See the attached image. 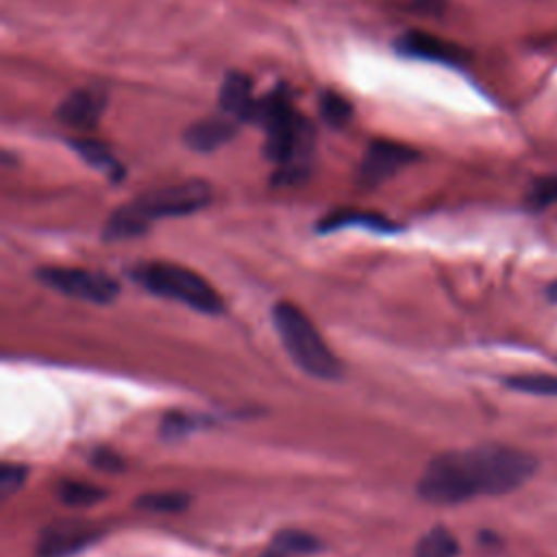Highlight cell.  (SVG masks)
<instances>
[{
    "label": "cell",
    "instance_id": "cell-1",
    "mask_svg": "<svg viewBox=\"0 0 557 557\" xmlns=\"http://www.w3.org/2000/svg\"><path fill=\"white\" fill-rule=\"evenodd\" d=\"M535 470V459L518 448L485 444L448 450L429 461L418 494L433 505H455L476 496H498L520 487Z\"/></svg>",
    "mask_w": 557,
    "mask_h": 557
},
{
    "label": "cell",
    "instance_id": "cell-2",
    "mask_svg": "<svg viewBox=\"0 0 557 557\" xmlns=\"http://www.w3.org/2000/svg\"><path fill=\"white\" fill-rule=\"evenodd\" d=\"M211 200V189L202 181H185L168 187L152 189L131 202L117 207L107 226V239H126L144 233L154 220L189 215Z\"/></svg>",
    "mask_w": 557,
    "mask_h": 557
},
{
    "label": "cell",
    "instance_id": "cell-3",
    "mask_svg": "<svg viewBox=\"0 0 557 557\" xmlns=\"http://www.w3.org/2000/svg\"><path fill=\"white\" fill-rule=\"evenodd\" d=\"M252 120L265 131V154L289 174L298 172L302 159L309 154L311 128L294 111L287 94L276 89L265 96L257 102Z\"/></svg>",
    "mask_w": 557,
    "mask_h": 557
},
{
    "label": "cell",
    "instance_id": "cell-4",
    "mask_svg": "<svg viewBox=\"0 0 557 557\" xmlns=\"http://www.w3.org/2000/svg\"><path fill=\"white\" fill-rule=\"evenodd\" d=\"M272 320L285 350L300 370L324 381L337 379L342 374L339 359L302 309L285 300L276 302L272 309Z\"/></svg>",
    "mask_w": 557,
    "mask_h": 557
},
{
    "label": "cell",
    "instance_id": "cell-5",
    "mask_svg": "<svg viewBox=\"0 0 557 557\" xmlns=\"http://www.w3.org/2000/svg\"><path fill=\"white\" fill-rule=\"evenodd\" d=\"M133 278L150 294L183 302L202 313L224 309L220 294L194 270L168 261H148L133 270Z\"/></svg>",
    "mask_w": 557,
    "mask_h": 557
},
{
    "label": "cell",
    "instance_id": "cell-6",
    "mask_svg": "<svg viewBox=\"0 0 557 557\" xmlns=\"http://www.w3.org/2000/svg\"><path fill=\"white\" fill-rule=\"evenodd\" d=\"M39 278L65 296L98 305L111 302L120 292L117 283L111 276L83 268H44L39 272Z\"/></svg>",
    "mask_w": 557,
    "mask_h": 557
},
{
    "label": "cell",
    "instance_id": "cell-7",
    "mask_svg": "<svg viewBox=\"0 0 557 557\" xmlns=\"http://www.w3.org/2000/svg\"><path fill=\"white\" fill-rule=\"evenodd\" d=\"M416 150H411L405 144L379 139L372 141L370 148L363 154L361 168H359V181L366 187H374L392 178L396 172L407 168L416 159Z\"/></svg>",
    "mask_w": 557,
    "mask_h": 557
},
{
    "label": "cell",
    "instance_id": "cell-8",
    "mask_svg": "<svg viewBox=\"0 0 557 557\" xmlns=\"http://www.w3.org/2000/svg\"><path fill=\"white\" fill-rule=\"evenodd\" d=\"M98 529L81 520H63L46 527L37 540L39 557H67L98 537Z\"/></svg>",
    "mask_w": 557,
    "mask_h": 557
},
{
    "label": "cell",
    "instance_id": "cell-9",
    "mask_svg": "<svg viewBox=\"0 0 557 557\" xmlns=\"http://www.w3.org/2000/svg\"><path fill=\"white\" fill-rule=\"evenodd\" d=\"M104 102L107 96L102 89L98 87H81L74 89L72 94H67L59 109H57V117L74 128H94L98 117L104 111Z\"/></svg>",
    "mask_w": 557,
    "mask_h": 557
},
{
    "label": "cell",
    "instance_id": "cell-10",
    "mask_svg": "<svg viewBox=\"0 0 557 557\" xmlns=\"http://www.w3.org/2000/svg\"><path fill=\"white\" fill-rule=\"evenodd\" d=\"M398 50L411 57H420L437 63H450V65H459L468 59V52L457 44L422 30H409L407 35H403L398 41Z\"/></svg>",
    "mask_w": 557,
    "mask_h": 557
},
{
    "label": "cell",
    "instance_id": "cell-11",
    "mask_svg": "<svg viewBox=\"0 0 557 557\" xmlns=\"http://www.w3.org/2000/svg\"><path fill=\"white\" fill-rule=\"evenodd\" d=\"M220 104L231 120H252L257 100L252 98L250 78L246 74L231 72L222 83Z\"/></svg>",
    "mask_w": 557,
    "mask_h": 557
},
{
    "label": "cell",
    "instance_id": "cell-12",
    "mask_svg": "<svg viewBox=\"0 0 557 557\" xmlns=\"http://www.w3.org/2000/svg\"><path fill=\"white\" fill-rule=\"evenodd\" d=\"M233 135V120L228 115L224 117H211L200 120L187 131V144L196 150H213L222 141H226Z\"/></svg>",
    "mask_w": 557,
    "mask_h": 557
},
{
    "label": "cell",
    "instance_id": "cell-13",
    "mask_svg": "<svg viewBox=\"0 0 557 557\" xmlns=\"http://www.w3.org/2000/svg\"><path fill=\"white\" fill-rule=\"evenodd\" d=\"M318 550L315 537L302 531H281L261 557H302Z\"/></svg>",
    "mask_w": 557,
    "mask_h": 557
},
{
    "label": "cell",
    "instance_id": "cell-14",
    "mask_svg": "<svg viewBox=\"0 0 557 557\" xmlns=\"http://www.w3.org/2000/svg\"><path fill=\"white\" fill-rule=\"evenodd\" d=\"M459 544L446 527H433L416 544L413 557H457Z\"/></svg>",
    "mask_w": 557,
    "mask_h": 557
},
{
    "label": "cell",
    "instance_id": "cell-15",
    "mask_svg": "<svg viewBox=\"0 0 557 557\" xmlns=\"http://www.w3.org/2000/svg\"><path fill=\"white\" fill-rule=\"evenodd\" d=\"M74 150L96 170H100L102 174L107 176H122V168L120 163L115 161V157L109 152L107 146L94 141V139H81V141H74Z\"/></svg>",
    "mask_w": 557,
    "mask_h": 557
},
{
    "label": "cell",
    "instance_id": "cell-16",
    "mask_svg": "<svg viewBox=\"0 0 557 557\" xmlns=\"http://www.w3.org/2000/svg\"><path fill=\"white\" fill-rule=\"evenodd\" d=\"M57 496L61 503L72 505V507H83V505H94L100 498H104V492L91 483H83V481H72L65 479L57 485Z\"/></svg>",
    "mask_w": 557,
    "mask_h": 557
},
{
    "label": "cell",
    "instance_id": "cell-17",
    "mask_svg": "<svg viewBox=\"0 0 557 557\" xmlns=\"http://www.w3.org/2000/svg\"><path fill=\"white\" fill-rule=\"evenodd\" d=\"M135 505L150 513H176L189 505V496L183 492H150L139 496Z\"/></svg>",
    "mask_w": 557,
    "mask_h": 557
},
{
    "label": "cell",
    "instance_id": "cell-18",
    "mask_svg": "<svg viewBox=\"0 0 557 557\" xmlns=\"http://www.w3.org/2000/svg\"><path fill=\"white\" fill-rule=\"evenodd\" d=\"M507 385L524 394L557 396V376H550V374H522V376L509 379Z\"/></svg>",
    "mask_w": 557,
    "mask_h": 557
},
{
    "label": "cell",
    "instance_id": "cell-19",
    "mask_svg": "<svg viewBox=\"0 0 557 557\" xmlns=\"http://www.w3.org/2000/svg\"><path fill=\"white\" fill-rule=\"evenodd\" d=\"M322 115L329 124H344L350 117V102H346L342 96L329 91L322 96Z\"/></svg>",
    "mask_w": 557,
    "mask_h": 557
},
{
    "label": "cell",
    "instance_id": "cell-20",
    "mask_svg": "<svg viewBox=\"0 0 557 557\" xmlns=\"http://www.w3.org/2000/svg\"><path fill=\"white\" fill-rule=\"evenodd\" d=\"M529 202L533 207L557 205V176H546V178L535 181L529 191Z\"/></svg>",
    "mask_w": 557,
    "mask_h": 557
},
{
    "label": "cell",
    "instance_id": "cell-21",
    "mask_svg": "<svg viewBox=\"0 0 557 557\" xmlns=\"http://www.w3.org/2000/svg\"><path fill=\"white\" fill-rule=\"evenodd\" d=\"M24 476H26L24 466L4 463L2 470H0V492H2V496H11L24 483Z\"/></svg>",
    "mask_w": 557,
    "mask_h": 557
},
{
    "label": "cell",
    "instance_id": "cell-22",
    "mask_svg": "<svg viewBox=\"0 0 557 557\" xmlns=\"http://www.w3.org/2000/svg\"><path fill=\"white\" fill-rule=\"evenodd\" d=\"M94 463L109 470V468H117L120 466V459L117 457H111L109 450H100L96 457H94Z\"/></svg>",
    "mask_w": 557,
    "mask_h": 557
}]
</instances>
